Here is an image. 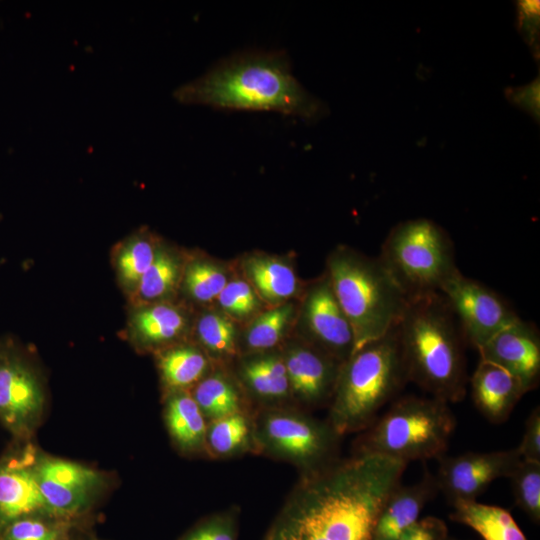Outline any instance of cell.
Returning a JSON list of instances; mask_svg holds the SVG:
<instances>
[{
  "instance_id": "obj_1",
  "label": "cell",
  "mask_w": 540,
  "mask_h": 540,
  "mask_svg": "<svg viewBox=\"0 0 540 540\" xmlns=\"http://www.w3.org/2000/svg\"><path fill=\"white\" fill-rule=\"evenodd\" d=\"M407 463L355 453L302 474L263 540H371Z\"/></svg>"
},
{
  "instance_id": "obj_2",
  "label": "cell",
  "mask_w": 540,
  "mask_h": 540,
  "mask_svg": "<svg viewBox=\"0 0 540 540\" xmlns=\"http://www.w3.org/2000/svg\"><path fill=\"white\" fill-rule=\"evenodd\" d=\"M186 104L228 110L276 111L317 120L326 105L292 74L284 52L248 51L234 54L174 93Z\"/></svg>"
},
{
  "instance_id": "obj_3",
  "label": "cell",
  "mask_w": 540,
  "mask_h": 540,
  "mask_svg": "<svg viewBox=\"0 0 540 540\" xmlns=\"http://www.w3.org/2000/svg\"><path fill=\"white\" fill-rule=\"evenodd\" d=\"M397 331L408 381L448 404L461 401L467 386L466 342L444 296L409 298Z\"/></svg>"
},
{
  "instance_id": "obj_4",
  "label": "cell",
  "mask_w": 540,
  "mask_h": 540,
  "mask_svg": "<svg viewBox=\"0 0 540 540\" xmlns=\"http://www.w3.org/2000/svg\"><path fill=\"white\" fill-rule=\"evenodd\" d=\"M408 382L397 326L341 363L327 422L340 437L363 430Z\"/></svg>"
},
{
  "instance_id": "obj_5",
  "label": "cell",
  "mask_w": 540,
  "mask_h": 540,
  "mask_svg": "<svg viewBox=\"0 0 540 540\" xmlns=\"http://www.w3.org/2000/svg\"><path fill=\"white\" fill-rule=\"evenodd\" d=\"M326 274L353 329L354 351L397 326L408 299L378 258L339 246Z\"/></svg>"
},
{
  "instance_id": "obj_6",
  "label": "cell",
  "mask_w": 540,
  "mask_h": 540,
  "mask_svg": "<svg viewBox=\"0 0 540 540\" xmlns=\"http://www.w3.org/2000/svg\"><path fill=\"white\" fill-rule=\"evenodd\" d=\"M456 420L448 403L434 397L405 396L369 427L356 453L406 462L442 457Z\"/></svg>"
},
{
  "instance_id": "obj_7",
  "label": "cell",
  "mask_w": 540,
  "mask_h": 540,
  "mask_svg": "<svg viewBox=\"0 0 540 540\" xmlns=\"http://www.w3.org/2000/svg\"><path fill=\"white\" fill-rule=\"evenodd\" d=\"M407 299L439 292L458 269L449 234L426 218L399 222L377 257Z\"/></svg>"
},
{
  "instance_id": "obj_8",
  "label": "cell",
  "mask_w": 540,
  "mask_h": 540,
  "mask_svg": "<svg viewBox=\"0 0 540 540\" xmlns=\"http://www.w3.org/2000/svg\"><path fill=\"white\" fill-rule=\"evenodd\" d=\"M253 420L254 449L296 466L302 474L326 467L336 459L339 435L300 409L267 406Z\"/></svg>"
},
{
  "instance_id": "obj_9",
  "label": "cell",
  "mask_w": 540,
  "mask_h": 540,
  "mask_svg": "<svg viewBox=\"0 0 540 540\" xmlns=\"http://www.w3.org/2000/svg\"><path fill=\"white\" fill-rule=\"evenodd\" d=\"M439 292L457 319L465 342L475 349L520 318L498 293L460 270L443 283Z\"/></svg>"
},
{
  "instance_id": "obj_10",
  "label": "cell",
  "mask_w": 540,
  "mask_h": 540,
  "mask_svg": "<svg viewBox=\"0 0 540 540\" xmlns=\"http://www.w3.org/2000/svg\"><path fill=\"white\" fill-rule=\"evenodd\" d=\"M437 488L453 504L475 501L496 479L509 478L521 457L516 448L492 452H468L439 459Z\"/></svg>"
},
{
  "instance_id": "obj_11",
  "label": "cell",
  "mask_w": 540,
  "mask_h": 540,
  "mask_svg": "<svg viewBox=\"0 0 540 540\" xmlns=\"http://www.w3.org/2000/svg\"><path fill=\"white\" fill-rule=\"evenodd\" d=\"M43 404L37 372L11 342H4L0 346V418L13 431H26Z\"/></svg>"
},
{
  "instance_id": "obj_12",
  "label": "cell",
  "mask_w": 540,
  "mask_h": 540,
  "mask_svg": "<svg viewBox=\"0 0 540 540\" xmlns=\"http://www.w3.org/2000/svg\"><path fill=\"white\" fill-rule=\"evenodd\" d=\"M306 342L338 362L347 360L355 350V337L326 275L309 288L303 305Z\"/></svg>"
},
{
  "instance_id": "obj_13",
  "label": "cell",
  "mask_w": 540,
  "mask_h": 540,
  "mask_svg": "<svg viewBox=\"0 0 540 540\" xmlns=\"http://www.w3.org/2000/svg\"><path fill=\"white\" fill-rule=\"evenodd\" d=\"M290 397L303 408L329 403L341 363L308 342L291 345L283 354Z\"/></svg>"
},
{
  "instance_id": "obj_14",
  "label": "cell",
  "mask_w": 540,
  "mask_h": 540,
  "mask_svg": "<svg viewBox=\"0 0 540 540\" xmlns=\"http://www.w3.org/2000/svg\"><path fill=\"white\" fill-rule=\"evenodd\" d=\"M480 359L516 377L527 392L540 378V336L537 327L521 318L509 324L478 349Z\"/></svg>"
},
{
  "instance_id": "obj_15",
  "label": "cell",
  "mask_w": 540,
  "mask_h": 540,
  "mask_svg": "<svg viewBox=\"0 0 540 540\" xmlns=\"http://www.w3.org/2000/svg\"><path fill=\"white\" fill-rule=\"evenodd\" d=\"M33 470L47 508L59 514L84 507L99 482L94 470L61 459L42 460Z\"/></svg>"
},
{
  "instance_id": "obj_16",
  "label": "cell",
  "mask_w": 540,
  "mask_h": 540,
  "mask_svg": "<svg viewBox=\"0 0 540 540\" xmlns=\"http://www.w3.org/2000/svg\"><path fill=\"white\" fill-rule=\"evenodd\" d=\"M188 325L182 308L161 301L131 304L126 331L135 345L148 349L172 344L186 333Z\"/></svg>"
},
{
  "instance_id": "obj_17",
  "label": "cell",
  "mask_w": 540,
  "mask_h": 540,
  "mask_svg": "<svg viewBox=\"0 0 540 540\" xmlns=\"http://www.w3.org/2000/svg\"><path fill=\"white\" fill-rule=\"evenodd\" d=\"M470 385L476 408L495 424L506 421L527 393L522 383L512 374L481 359L470 379Z\"/></svg>"
},
{
  "instance_id": "obj_18",
  "label": "cell",
  "mask_w": 540,
  "mask_h": 540,
  "mask_svg": "<svg viewBox=\"0 0 540 540\" xmlns=\"http://www.w3.org/2000/svg\"><path fill=\"white\" fill-rule=\"evenodd\" d=\"M437 490L435 477L428 472L414 484L405 486L399 484L380 511L371 540H398L419 520L422 509Z\"/></svg>"
},
{
  "instance_id": "obj_19",
  "label": "cell",
  "mask_w": 540,
  "mask_h": 540,
  "mask_svg": "<svg viewBox=\"0 0 540 540\" xmlns=\"http://www.w3.org/2000/svg\"><path fill=\"white\" fill-rule=\"evenodd\" d=\"M47 508L34 470L25 460L0 465V519L14 521Z\"/></svg>"
},
{
  "instance_id": "obj_20",
  "label": "cell",
  "mask_w": 540,
  "mask_h": 540,
  "mask_svg": "<svg viewBox=\"0 0 540 540\" xmlns=\"http://www.w3.org/2000/svg\"><path fill=\"white\" fill-rule=\"evenodd\" d=\"M240 376L248 390L268 406L290 397V385L283 356L262 353L246 358L240 365Z\"/></svg>"
},
{
  "instance_id": "obj_21",
  "label": "cell",
  "mask_w": 540,
  "mask_h": 540,
  "mask_svg": "<svg viewBox=\"0 0 540 540\" xmlns=\"http://www.w3.org/2000/svg\"><path fill=\"white\" fill-rule=\"evenodd\" d=\"M165 420L172 439L181 450L198 452L205 449L208 422L190 393L175 390L168 397Z\"/></svg>"
},
{
  "instance_id": "obj_22",
  "label": "cell",
  "mask_w": 540,
  "mask_h": 540,
  "mask_svg": "<svg viewBox=\"0 0 540 540\" xmlns=\"http://www.w3.org/2000/svg\"><path fill=\"white\" fill-rule=\"evenodd\" d=\"M158 243L153 236L139 230L119 242L112 252L116 279L130 299L135 294L144 273L152 264Z\"/></svg>"
},
{
  "instance_id": "obj_23",
  "label": "cell",
  "mask_w": 540,
  "mask_h": 540,
  "mask_svg": "<svg viewBox=\"0 0 540 540\" xmlns=\"http://www.w3.org/2000/svg\"><path fill=\"white\" fill-rule=\"evenodd\" d=\"M451 519L475 530L483 540H528L512 515L504 508L478 503L458 501Z\"/></svg>"
},
{
  "instance_id": "obj_24",
  "label": "cell",
  "mask_w": 540,
  "mask_h": 540,
  "mask_svg": "<svg viewBox=\"0 0 540 540\" xmlns=\"http://www.w3.org/2000/svg\"><path fill=\"white\" fill-rule=\"evenodd\" d=\"M250 285L263 299L278 303L292 297L298 290L293 268L275 257L255 255L244 262Z\"/></svg>"
},
{
  "instance_id": "obj_25",
  "label": "cell",
  "mask_w": 540,
  "mask_h": 540,
  "mask_svg": "<svg viewBox=\"0 0 540 540\" xmlns=\"http://www.w3.org/2000/svg\"><path fill=\"white\" fill-rule=\"evenodd\" d=\"M183 268L176 252L164 245H158L152 264L144 273L135 294L130 299L131 304L166 301L179 285Z\"/></svg>"
},
{
  "instance_id": "obj_26",
  "label": "cell",
  "mask_w": 540,
  "mask_h": 540,
  "mask_svg": "<svg viewBox=\"0 0 540 540\" xmlns=\"http://www.w3.org/2000/svg\"><path fill=\"white\" fill-rule=\"evenodd\" d=\"M252 447L254 448L253 420L245 411L208 423L205 450L213 456L231 457Z\"/></svg>"
},
{
  "instance_id": "obj_27",
  "label": "cell",
  "mask_w": 540,
  "mask_h": 540,
  "mask_svg": "<svg viewBox=\"0 0 540 540\" xmlns=\"http://www.w3.org/2000/svg\"><path fill=\"white\" fill-rule=\"evenodd\" d=\"M208 364L206 355L190 345L173 346L159 356L163 381L174 391L196 385L205 377Z\"/></svg>"
},
{
  "instance_id": "obj_28",
  "label": "cell",
  "mask_w": 540,
  "mask_h": 540,
  "mask_svg": "<svg viewBox=\"0 0 540 540\" xmlns=\"http://www.w3.org/2000/svg\"><path fill=\"white\" fill-rule=\"evenodd\" d=\"M191 395L208 423L244 411L237 387L220 372L203 377Z\"/></svg>"
},
{
  "instance_id": "obj_29",
  "label": "cell",
  "mask_w": 540,
  "mask_h": 540,
  "mask_svg": "<svg viewBox=\"0 0 540 540\" xmlns=\"http://www.w3.org/2000/svg\"><path fill=\"white\" fill-rule=\"evenodd\" d=\"M293 311L292 304L284 303L261 314L247 330V347L254 352H264L276 346L286 333Z\"/></svg>"
},
{
  "instance_id": "obj_30",
  "label": "cell",
  "mask_w": 540,
  "mask_h": 540,
  "mask_svg": "<svg viewBox=\"0 0 540 540\" xmlns=\"http://www.w3.org/2000/svg\"><path fill=\"white\" fill-rule=\"evenodd\" d=\"M181 280L186 293L198 302L217 299L228 282L221 268L200 259L192 260L184 266Z\"/></svg>"
},
{
  "instance_id": "obj_31",
  "label": "cell",
  "mask_w": 540,
  "mask_h": 540,
  "mask_svg": "<svg viewBox=\"0 0 540 540\" xmlns=\"http://www.w3.org/2000/svg\"><path fill=\"white\" fill-rule=\"evenodd\" d=\"M516 505L535 523L540 521V462L521 459L509 476Z\"/></svg>"
},
{
  "instance_id": "obj_32",
  "label": "cell",
  "mask_w": 540,
  "mask_h": 540,
  "mask_svg": "<svg viewBox=\"0 0 540 540\" xmlns=\"http://www.w3.org/2000/svg\"><path fill=\"white\" fill-rule=\"evenodd\" d=\"M196 333L203 347L214 356L222 358L235 354V327L221 314H203L197 322Z\"/></svg>"
},
{
  "instance_id": "obj_33",
  "label": "cell",
  "mask_w": 540,
  "mask_h": 540,
  "mask_svg": "<svg viewBox=\"0 0 540 540\" xmlns=\"http://www.w3.org/2000/svg\"><path fill=\"white\" fill-rule=\"evenodd\" d=\"M217 301L228 314L238 318L253 314L259 307L254 289L243 280L228 281Z\"/></svg>"
},
{
  "instance_id": "obj_34",
  "label": "cell",
  "mask_w": 540,
  "mask_h": 540,
  "mask_svg": "<svg viewBox=\"0 0 540 540\" xmlns=\"http://www.w3.org/2000/svg\"><path fill=\"white\" fill-rule=\"evenodd\" d=\"M184 540H236V522L232 512L212 515Z\"/></svg>"
},
{
  "instance_id": "obj_35",
  "label": "cell",
  "mask_w": 540,
  "mask_h": 540,
  "mask_svg": "<svg viewBox=\"0 0 540 540\" xmlns=\"http://www.w3.org/2000/svg\"><path fill=\"white\" fill-rule=\"evenodd\" d=\"M56 530L35 519H16L6 530L5 540H57Z\"/></svg>"
},
{
  "instance_id": "obj_36",
  "label": "cell",
  "mask_w": 540,
  "mask_h": 540,
  "mask_svg": "<svg viewBox=\"0 0 540 540\" xmlns=\"http://www.w3.org/2000/svg\"><path fill=\"white\" fill-rule=\"evenodd\" d=\"M521 459L540 462V408L530 413L520 445L516 448Z\"/></svg>"
},
{
  "instance_id": "obj_37",
  "label": "cell",
  "mask_w": 540,
  "mask_h": 540,
  "mask_svg": "<svg viewBox=\"0 0 540 540\" xmlns=\"http://www.w3.org/2000/svg\"><path fill=\"white\" fill-rule=\"evenodd\" d=\"M447 534L448 530L444 521L428 516L419 519L398 540H441Z\"/></svg>"
},
{
  "instance_id": "obj_38",
  "label": "cell",
  "mask_w": 540,
  "mask_h": 540,
  "mask_svg": "<svg viewBox=\"0 0 540 540\" xmlns=\"http://www.w3.org/2000/svg\"><path fill=\"white\" fill-rule=\"evenodd\" d=\"M441 540H458V539H454V538H451L448 536V534L446 536H444Z\"/></svg>"
},
{
  "instance_id": "obj_39",
  "label": "cell",
  "mask_w": 540,
  "mask_h": 540,
  "mask_svg": "<svg viewBox=\"0 0 540 540\" xmlns=\"http://www.w3.org/2000/svg\"><path fill=\"white\" fill-rule=\"evenodd\" d=\"M2 523L1 519H0V524Z\"/></svg>"
}]
</instances>
